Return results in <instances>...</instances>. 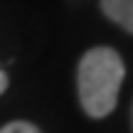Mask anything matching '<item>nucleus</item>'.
<instances>
[{"mask_svg": "<svg viewBox=\"0 0 133 133\" xmlns=\"http://www.w3.org/2000/svg\"><path fill=\"white\" fill-rule=\"evenodd\" d=\"M123 74L121 54L111 47H94L81 57L76 84L81 106L91 118H104L114 111Z\"/></svg>", "mask_w": 133, "mask_h": 133, "instance_id": "1", "label": "nucleus"}, {"mask_svg": "<svg viewBox=\"0 0 133 133\" xmlns=\"http://www.w3.org/2000/svg\"><path fill=\"white\" fill-rule=\"evenodd\" d=\"M101 10L126 32H133V0H101Z\"/></svg>", "mask_w": 133, "mask_h": 133, "instance_id": "2", "label": "nucleus"}, {"mask_svg": "<svg viewBox=\"0 0 133 133\" xmlns=\"http://www.w3.org/2000/svg\"><path fill=\"white\" fill-rule=\"evenodd\" d=\"M5 89H8V74H5V71H0V94H3Z\"/></svg>", "mask_w": 133, "mask_h": 133, "instance_id": "4", "label": "nucleus"}, {"mask_svg": "<svg viewBox=\"0 0 133 133\" xmlns=\"http://www.w3.org/2000/svg\"><path fill=\"white\" fill-rule=\"evenodd\" d=\"M0 133H42V131H39L37 126L27 123V121H12V123L3 126V128H0Z\"/></svg>", "mask_w": 133, "mask_h": 133, "instance_id": "3", "label": "nucleus"}]
</instances>
